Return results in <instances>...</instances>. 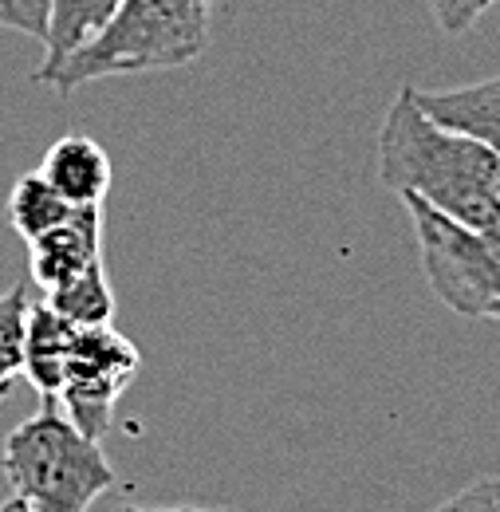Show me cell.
<instances>
[{"label":"cell","instance_id":"cell-9","mask_svg":"<svg viewBox=\"0 0 500 512\" xmlns=\"http://www.w3.org/2000/svg\"><path fill=\"white\" fill-rule=\"evenodd\" d=\"M418 103L441 127L477 138L500 158V75L453 91H418Z\"/></svg>","mask_w":500,"mask_h":512},{"label":"cell","instance_id":"cell-16","mask_svg":"<svg viewBox=\"0 0 500 512\" xmlns=\"http://www.w3.org/2000/svg\"><path fill=\"white\" fill-rule=\"evenodd\" d=\"M434 512H500V481H477L469 489H461L457 497H449Z\"/></svg>","mask_w":500,"mask_h":512},{"label":"cell","instance_id":"cell-8","mask_svg":"<svg viewBox=\"0 0 500 512\" xmlns=\"http://www.w3.org/2000/svg\"><path fill=\"white\" fill-rule=\"evenodd\" d=\"M79 327L63 320L60 312L48 308V300L28 304V323H24V379L36 386L44 402H56L67 375V359L75 347Z\"/></svg>","mask_w":500,"mask_h":512},{"label":"cell","instance_id":"cell-7","mask_svg":"<svg viewBox=\"0 0 500 512\" xmlns=\"http://www.w3.org/2000/svg\"><path fill=\"white\" fill-rule=\"evenodd\" d=\"M40 174L60 190V197L71 209L103 205V197L111 193V158L87 134L56 138L40 162Z\"/></svg>","mask_w":500,"mask_h":512},{"label":"cell","instance_id":"cell-15","mask_svg":"<svg viewBox=\"0 0 500 512\" xmlns=\"http://www.w3.org/2000/svg\"><path fill=\"white\" fill-rule=\"evenodd\" d=\"M0 28L48 40V0H0Z\"/></svg>","mask_w":500,"mask_h":512},{"label":"cell","instance_id":"cell-6","mask_svg":"<svg viewBox=\"0 0 500 512\" xmlns=\"http://www.w3.org/2000/svg\"><path fill=\"white\" fill-rule=\"evenodd\" d=\"M99 253H103V209L87 205V209H71V217L52 233L28 241V268L32 280L44 292H52L71 276L87 272L91 264H99L103 260Z\"/></svg>","mask_w":500,"mask_h":512},{"label":"cell","instance_id":"cell-10","mask_svg":"<svg viewBox=\"0 0 500 512\" xmlns=\"http://www.w3.org/2000/svg\"><path fill=\"white\" fill-rule=\"evenodd\" d=\"M123 8V0H48V40H44V64L36 67V83H44L56 67L79 52L87 40H95L111 16Z\"/></svg>","mask_w":500,"mask_h":512},{"label":"cell","instance_id":"cell-3","mask_svg":"<svg viewBox=\"0 0 500 512\" xmlns=\"http://www.w3.org/2000/svg\"><path fill=\"white\" fill-rule=\"evenodd\" d=\"M12 497L36 512H87L107 489H115V469L99 442H91L56 402L20 422L0 453Z\"/></svg>","mask_w":500,"mask_h":512},{"label":"cell","instance_id":"cell-13","mask_svg":"<svg viewBox=\"0 0 500 512\" xmlns=\"http://www.w3.org/2000/svg\"><path fill=\"white\" fill-rule=\"evenodd\" d=\"M28 296L24 288H8L0 296V402L12 394V386L24 371V323H28Z\"/></svg>","mask_w":500,"mask_h":512},{"label":"cell","instance_id":"cell-2","mask_svg":"<svg viewBox=\"0 0 500 512\" xmlns=\"http://www.w3.org/2000/svg\"><path fill=\"white\" fill-rule=\"evenodd\" d=\"M209 44V0H123L111 24L71 52L48 79L56 95H75L83 83L134 75V71H174L193 64Z\"/></svg>","mask_w":500,"mask_h":512},{"label":"cell","instance_id":"cell-19","mask_svg":"<svg viewBox=\"0 0 500 512\" xmlns=\"http://www.w3.org/2000/svg\"><path fill=\"white\" fill-rule=\"evenodd\" d=\"M489 320H497V323H500V304L493 308V316H489Z\"/></svg>","mask_w":500,"mask_h":512},{"label":"cell","instance_id":"cell-5","mask_svg":"<svg viewBox=\"0 0 500 512\" xmlns=\"http://www.w3.org/2000/svg\"><path fill=\"white\" fill-rule=\"evenodd\" d=\"M138 367H142L138 347L115 327H79L56 406L91 442H103L115 422L119 398L134 383Z\"/></svg>","mask_w":500,"mask_h":512},{"label":"cell","instance_id":"cell-12","mask_svg":"<svg viewBox=\"0 0 500 512\" xmlns=\"http://www.w3.org/2000/svg\"><path fill=\"white\" fill-rule=\"evenodd\" d=\"M44 300L52 312H60L63 320H71L75 327H111L115 320V292L107 284L103 260L91 264L87 272L71 276L60 288L44 292Z\"/></svg>","mask_w":500,"mask_h":512},{"label":"cell","instance_id":"cell-4","mask_svg":"<svg viewBox=\"0 0 500 512\" xmlns=\"http://www.w3.org/2000/svg\"><path fill=\"white\" fill-rule=\"evenodd\" d=\"M402 205L414 221L422 268L434 296L457 316L489 320L500 304V225L469 229L410 193H402Z\"/></svg>","mask_w":500,"mask_h":512},{"label":"cell","instance_id":"cell-17","mask_svg":"<svg viewBox=\"0 0 500 512\" xmlns=\"http://www.w3.org/2000/svg\"><path fill=\"white\" fill-rule=\"evenodd\" d=\"M119 512H233V509H193V505H170V509H142V505H126Z\"/></svg>","mask_w":500,"mask_h":512},{"label":"cell","instance_id":"cell-14","mask_svg":"<svg viewBox=\"0 0 500 512\" xmlns=\"http://www.w3.org/2000/svg\"><path fill=\"white\" fill-rule=\"evenodd\" d=\"M430 4V16H434V24H438L445 36H461V32H469L497 0H426Z\"/></svg>","mask_w":500,"mask_h":512},{"label":"cell","instance_id":"cell-1","mask_svg":"<svg viewBox=\"0 0 500 512\" xmlns=\"http://www.w3.org/2000/svg\"><path fill=\"white\" fill-rule=\"evenodd\" d=\"M378 182L390 193H410L438 213L469 225H500V158L461 130L441 127L406 83L382 115L375 142Z\"/></svg>","mask_w":500,"mask_h":512},{"label":"cell","instance_id":"cell-11","mask_svg":"<svg viewBox=\"0 0 500 512\" xmlns=\"http://www.w3.org/2000/svg\"><path fill=\"white\" fill-rule=\"evenodd\" d=\"M67 217H71V205L40 170L16 178V186L8 193V225L20 241H36V237L52 233Z\"/></svg>","mask_w":500,"mask_h":512},{"label":"cell","instance_id":"cell-18","mask_svg":"<svg viewBox=\"0 0 500 512\" xmlns=\"http://www.w3.org/2000/svg\"><path fill=\"white\" fill-rule=\"evenodd\" d=\"M0 512H36V509H32V505H24L20 497H12L8 505H0Z\"/></svg>","mask_w":500,"mask_h":512}]
</instances>
